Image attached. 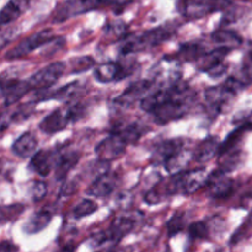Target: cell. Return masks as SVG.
Returning <instances> with one entry per match:
<instances>
[{
  "mask_svg": "<svg viewBox=\"0 0 252 252\" xmlns=\"http://www.w3.org/2000/svg\"><path fill=\"white\" fill-rule=\"evenodd\" d=\"M193 101V90L187 84L179 81L170 88H160L148 95L140 101V106L154 116L155 122L166 125L186 116Z\"/></svg>",
  "mask_w": 252,
  "mask_h": 252,
  "instance_id": "6da1fadb",
  "label": "cell"
},
{
  "mask_svg": "<svg viewBox=\"0 0 252 252\" xmlns=\"http://www.w3.org/2000/svg\"><path fill=\"white\" fill-rule=\"evenodd\" d=\"M172 34H174V30L167 26L152 29L149 31L143 32V33L126 37L121 51H122L123 54H127V56L128 54L138 53V52L153 48V47H157L159 44L164 43V42L169 41Z\"/></svg>",
  "mask_w": 252,
  "mask_h": 252,
  "instance_id": "7a4b0ae2",
  "label": "cell"
},
{
  "mask_svg": "<svg viewBox=\"0 0 252 252\" xmlns=\"http://www.w3.org/2000/svg\"><path fill=\"white\" fill-rule=\"evenodd\" d=\"M233 0H179V12L189 20H197L216 11L228 9Z\"/></svg>",
  "mask_w": 252,
  "mask_h": 252,
  "instance_id": "3957f363",
  "label": "cell"
},
{
  "mask_svg": "<svg viewBox=\"0 0 252 252\" xmlns=\"http://www.w3.org/2000/svg\"><path fill=\"white\" fill-rule=\"evenodd\" d=\"M83 115L81 106L59 108L47 115L39 123V129L46 134H56L65 129L71 122H75Z\"/></svg>",
  "mask_w": 252,
  "mask_h": 252,
  "instance_id": "277c9868",
  "label": "cell"
},
{
  "mask_svg": "<svg viewBox=\"0 0 252 252\" xmlns=\"http://www.w3.org/2000/svg\"><path fill=\"white\" fill-rule=\"evenodd\" d=\"M54 39L53 31L52 30H42V31L36 32V33L31 34V36L26 37L25 39H22L20 43H17L16 46L12 49H10L6 53V59L9 61H14V59H21L24 57L29 56L30 53H32L33 51H36L37 48L42 46H46V44L51 43Z\"/></svg>",
  "mask_w": 252,
  "mask_h": 252,
  "instance_id": "5b68a950",
  "label": "cell"
},
{
  "mask_svg": "<svg viewBox=\"0 0 252 252\" xmlns=\"http://www.w3.org/2000/svg\"><path fill=\"white\" fill-rule=\"evenodd\" d=\"M65 63L54 62V63L42 68L41 70L36 71L27 81L33 90H46L59 80V78L65 73Z\"/></svg>",
  "mask_w": 252,
  "mask_h": 252,
  "instance_id": "8992f818",
  "label": "cell"
},
{
  "mask_svg": "<svg viewBox=\"0 0 252 252\" xmlns=\"http://www.w3.org/2000/svg\"><path fill=\"white\" fill-rule=\"evenodd\" d=\"M236 93H234L225 83L223 85L212 86L207 89L204 93V100L208 107V111L212 116H218L223 111L224 106L229 103L231 98L235 97Z\"/></svg>",
  "mask_w": 252,
  "mask_h": 252,
  "instance_id": "52a82bcc",
  "label": "cell"
},
{
  "mask_svg": "<svg viewBox=\"0 0 252 252\" xmlns=\"http://www.w3.org/2000/svg\"><path fill=\"white\" fill-rule=\"evenodd\" d=\"M97 6V0H65L57 7L56 12H54V21H66L71 17L91 11Z\"/></svg>",
  "mask_w": 252,
  "mask_h": 252,
  "instance_id": "ba28073f",
  "label": "cell"
},
{
  "mask_svg": "<svg viewBox=\"0 0 252 252\" xmlns=\"http://www.w3.org/2000/svg\"><path fill=\"white\" fill-rule=\"evenodd\" d=\"M30 90H32V88L29 81L14 78H0V91L5 98L6 107H10L19 100H21Z\"/></svg>",
  "mask_w": 252,
  "mask_h": 252,
  "instance_id": "9c48e42d",
  "label": "cell"
},
{
  "mask_svg": "<svg viewBox=\"0 0 252 252\" xmlns=\"http://www.w3.org/2000/svg\"><path fill=\"white\" fill-rule=\"evenodd\" d=\"M127 149V144L118 134H112L103 139L96 147V155L101 162H110L122 157Z\"/></svg>",
  "mask_w": 252,
  "mask_h": 252,
  "instance_id": "30bf717a",
  "label": "cell"
},
{
  "mask_svg": "<svg viewBox=\"0 0 252 252\" xmlns=\"http://www.w3.org/2000/svg\"><path fill=\"white\" fill-rule=\"evenodd\" d=\"M154 81L150 79V80H139L135 81V83L130 84L117 98V103L121 106H125V107H129V106L134 105L137 101H142L143 98L147 97L148 93L153 89L154 86Z\"/></svg>",
  "mask_w": 252,
  "mask_h": 252,
  "instance_id": "8fae6325",
  "label": "cell"
},
{
  "mask_svg": "<svg viewBox=\"0 0 252 252\" xmlns=\"http://www.w3.org/2000/svg\"><path fill=\"white\" fill-rule=\"evenodd\" d=\"M138 224V217L135 214H123L112 221L110 228L105 231L107 241H120L126 235L133 231Z\"/></svg>",
  "mask_w": 252,
  "mask_h": 252,
  "instance_id": "7c38bea8",
  "label": "cell"
},
{
  "mask_svg": "<svg viewBox=\"0 0 252 252\" xmlns=\"http://www.w3.org/2000/svg\"><path fill=\"white\" fill-rule=\"evenodd\" d=\"M206 186L208 187L209 193L214 198H225L230 196L234 191V181L220 170L209 174Z\"/></svg>",
  "mask_w": 252,
  "mask_h": 252,
  "instance_id": "4fadbf2b",
  "label": "cell"
},
{
  "mask_svg": "<svg viewBox=\"0 0 252 252\" xmlns=\"http://www.w3.org/2000/svg\"><path fill=\"white\" fill-rule=\"evenodd\" d=\"M57 161L58 160H56V154L53 152L39 150L31 158L29 167L31 171L36 172L39 176H48L53 166L56 167Z\"/></svg>",
  "mask_w": 252,
  "mask_h": 252,
  "instance_id": "5bb4252c",
  "label": "cell"
},
{
  "mask_svg": "<svg viewBox=\"0 0 252 252\" xmlns=\"http://www.w3.org/2000/svg\"><path fill=\"white\" fill-rule=\"evenodd\" d=\"M182 148H185V143L181 139L166 140V142H162L161 144H158L152 154L153 164L165 165V162L171 159Z\"/></svg>",
  "mask_w": 252,
  "mask_h": 252,
  "instance_id": "9a60e30c",
  "label": "cell"
},
{
  "mask_svg": "<svg viewBox=\"0 0 252 252\" xmlns=\"http://www.w3.org/2000/svg\"><path fill=\"white\" fill-rule=\"evenodd\" d=\"M117 185V176L112 172L98 175L97 179L88 189V194L93 197H106L113 192Z\"/></svg>",
  "mask_w": 252,
  "mask_h": 252,
  "instance_id": "2e32d148",
  "label": "cell"
},
{
  "mask_svg": "<svg viewBox=\"0 0 252 252\" xmlns=\"http://www.w3.org/2000/svg\"><path fill=\"white\" fill-rule=\"evenodd\" d=\"M37 147H38V140L34 137V134L26 132L15 140L11 150L16 157L21 158V159H27L36 154Z\"/></svg>",
  "mask_w": 252,
  "mask_h": 252,
  "instance_id": "e0dca14e",
  "label": "cell"
},
{
  "mask_svg": "<svg viewBox=\"0 0 252 252\" xmlns=\"http://www.w3.org/2000/svg\"><path fill=\"white\" fill-rule=\"evenodd\" d=\"M30 0H9L0 10V27H4L19 19L27 10Z\"/></svg>",
  "mask_w": 252,
  "mask_h": 252,
  "instance_id": "ac0fdd59",
  "label": "cell"
},
{
  "mask_svg": "<svg viewBox=\"0 0 252 252\" xmlns=\"http://www.w3.org/2000/svg\"><path fill=\"white\" fill-rule=\"evenodd\" d=\"M230 52V49L223 48V47H217L216 49L206 52V53L197 61L198 69L199 70L208 73V71H211L212 69L216 68V66L225 63L224 61H225L226 56H228Z\"/></svg>",
  "mask_w": 252,
  "mask_h": 252,
  "instance_id": "d6986e66",
  "label": "cell"
},
{
  "mask_svg": "<svg viewBox=\"0 0 252 252\" xmlns=\"http://www.w3.org/2000/svg\"><path fill=\"white\" fill-rule=\"evenodd\" d=\"M219 150H220V144H219L218 139L214 137H209L196 148L193 153V159L199 164H204L213 159L216 155H219Z\"/></svg>",
  "mask_w": 252,
  "mask_h": 252,
  "instance_id": "ffe728a7",
  "label": "cell"
},
{
  "mask_svg": "<svg viewBox=\"0 0 252 252\" xmlns=\"http://www.w3.org/2000/svg\"><path fill=\"white\" fill-rule=\"evenodd\" d=\"M95 76L96 80L100 83L106 84L111 83V81L122 80V68H121L120 62H108V63L100 64L97 68L95 69Z\"/></svg>",
  "mask_w": 252,
  "mask_h": 252,
  "instance_id": "44dd1931",
  "label": "cell"
},
{
  "mask_svg": "<svg viewBox=\"0 0 252 252\" xmlns=\"http://www.w3.org/2000/svg\"><path fill=\"white\" fill-rule=\"evenodd\" d=\"M52 220V214L51 212L46 211V209H42V211L36 212L34 214H32L31 218L25 223L24 225V231L27 235H33V234L39 233L43 229L47 228L49 223Z\"/></svg>",
  "mask_w": 252,
  "mask_h": 252,
  "instance_id": "7402d4cb",
  "label": "cell"
},
{
  "mask_svg": "<svg viewBox=\"0 0 252 252\" xmlns=\"http://www.w3.org/2000/svg\"><path fill=\"white\" fill-rule=\"evenodd\" d=\"M212 39L213 42H216L219 47H223V48H228L230 51L238 48L241 43H243V39L239 36L236 32L230 31V30H217L212 33Z\"/></svg>",
  "mask_w": 252,
  "mask_h": 252,
  "instance_id": "603a6c76",
  "label": "cell"
},
{
  "mask_svg": "<svg viewBox=\"0 0 252 252\" xmlns=\"http://www.w3.org/2000/svg\"><path fill=\"white\" fill-rule=\"evenodd\" d=\"M80 160V154L76 152H70L59 157L56 165V177L57 180H63L68 176L69 172L75 167Z\"/></svg>",
  "mask_w": 252,
  "mask_h": 252,
  "instance_id": "cb8c5ba5",
  "label": "cell"
},
{
  "mask_svg": "<svg viewBox=\"0 0 252 252\" xmlns=\"http://www.w3.org/2000/svg\"><path fill=\"white\" fill-rule=\"evenodd\" d=\"M204 53H206V51L201 43L189 42V43H185L180 47L176 59L184 62H197Z\"/></svg>",
  "mask_w": 252,
  "mask_h": 252,
  "instance_id": "d4e9b609",
  "label": "cell"
},
{
  "mask_svg": "<svg viewBox=\"0 0 252 252\" xmlns=\"http://www.w3.org/2000/svg\"><path fill=\"white\" fill-rule=\"evenodd\" d=\"M252 129V123H245V125L240 126L239 128H236L234 132H231L230 134L228 135L224 143L220 144V150H219V155L224 154L226 152H230V150H234L236 147H238L239 142L241 140V138L244 137L246 132Z\"/></svg>",
  "mask_w": 252,
  "mask_h": 252,
  "instance_id": "484cf974",
  "label": "cell"
},
{
  "mask_svg": "<svg viewBox=\"0 0 252 252\" xmlns=\"http://www.w3.org/2000/svg\"><path fill=\"white\" fill-rule=\"evenodd\" d=\"M241 152L234 149L230 152H226L224 154H220V159H219V170L223 171L224 174H228V172L234 171L236 167L240 165L241 162Z\"/></svg>",
  "mask_w": 252,
  "mask_h": 252,
  "instance_id": "4316f807",
  "label": "cell"
},
{
  "mask_svg": "<svg viewBox=\"0 0 252 252\" xmlns=\"http://www.w3.org/2000/svg\"><path fill=\"white\" fill-rule=\"evenodd\" d=\"M143 133H144V129H143L142 126L138 125V123H130V125L126 126L123 129L116 132V134L120 135L123 142L128 145L135 144L142 138Z\"/></svg>",
  "mask_w": 252,
  "mask_h": 252,
  "instance_id": "83f0119b",
  "label": "cell"
},
{
  "mask_svg": "<svg viewBox=\"0 0 252 252\" xmlns=\"http://www.w3.org/2000/svg\"><path fill=\"white\" fill-rule=\"evenodd\" d=\"M96 65V62L93 57L84 56V57H75L71 59L70 62V73L78 74L84 73V71L89 70V69L94 68Z\"/></svg>",
  "mask_w": 252,
  "mask_h": 252,
  "instance_id": "f1b7e54d",
  "label": "cell"
},
{
  "mask_svg": "<svg viewBox=\"0 0 252 252\" xmlns=\"http://www.w3.org/2000/svg\"><path fill=\"white\" fill-rule=\"evenodd\" d=\"M97 204L95 203L91 199H81L73 209V214L75 218H84V217L91 216L93 213H95L97 211Z\"/></svg>",
  "mask_w": 252,
  "mask_h": 252,
  "instance_id": "f546056e",
  "label": "cell"
},
{
  "mask_svg": "<svg viewBox=\"0 0 252 252\" xmlns=\"http://www.w3.org/2000/svg\"><path fill=\"white\" fill-rule=\"evenodd\" d=\"M184 228H185V218L182 216H176V214H175V216L172 217L166 224V230L170 238H171V236H175L176 234L181 233V231L184 230Z\"/></svg>",
  "mask_w": 252,
  "mask_h": 252,
  "instance_id": "4dcf8cb0",
  "label": "cell"
},
{
  "mask_svg": "<svg viewBox=\"0 0 252 252\" xmlns=\"http://www.w3.org/2000/svg\"><path fill=\"white\" fill-rule=\"evenodd\" d=\"M189 233L192 239H206L209 235V228L204 221H197L189 226Z\"/></svg>",
  "mask_w": 252,
  "mask_h": 252,
  "instance_id": "1f68e13d",
  "label": "cell"
},
{
  "mask_svg": "<svg viewBox=\"0 0 252 252\" xmlns=\"http://www.w3.org/2000/svg\"><path fill=\"white\" fill-rule=\"evenodd\" d=\"M16 34L17 31L15 27H1L0 29V49L7 46L15 38Z\"/></svg>",
  "mask_w": 252,
  "mask_h": 252,
  "instance_id": "d6a6232c",
  "label": "cell"
},
{
  "mask_svg": "<svg viewBox=\"0 0 252 252\" xmlns=\"http://www.w3.org/2000/svg\"><path fill=\"white\" fill-rule=\"evenodd\" d=\"M12 123H15L14 110L2 111V112L0 113V134H1L2 132H5Z\"/></svg>",
  "mask_w": 252,
  "mask_h": 252,
  "instance_id": "836d02e7",
  "label": "cell"
},
{
  "mask_svg": "<svg viewBox=\"0 0 252 252\" xmlns=\"http://www.w3.org/2000/svg\"><path fill=\"white\" fill-rule=\"evenodd\" d=\"M22 211V207L17 206H11L7 207V208H0V223L2 221L10 220V219L14 218L15 216L20 213Z\"/></svg>",
  "mask_w": 252,
  "mask_h": 252,
  "instance_id": "e575fe53",
  "label": "cell"
},
{
  "mask_svg": "<svg viewBox=\"0 0 252 252\" xmlns=\"http://www.w3.org/2000/svg\"><path fill=\"white\" fill-rule=\"evenodd\" d=\"M47 194V185L42 181L34 182L32 186V198L33 201H41Z\"/></svg>",
  "mask_w": 252,
  "mask_h": 252,
  "instance_id": "d590c367",
  "label": "cell"
},
{
  "mask_svg": "<svg viewBox=\"0 0 252 252\" xmlns=\"http://www.w3.org/2000/svg\"><path fill=\"white\" fill-rule=\"evenodd\" d=\"M126 32V26L122 22H115L113 25H110L107 29V34L108 36H112L115 38H120V37L125 36Z\"/></svg>",
  "mask_w": 252,
  "mask_h": 252,
  "instance_id": "8d00e7d4",
  "label": "cell"
},
{
  "mask_svg": "<svg viewBox=\"0 0 252 252\" xmlns=\"http://www.w3.org/2000/svg\"><path fill=\"white\" fill-rule=\"evenodd\" d=\"M98 6H112V7H120L125 6V5L129 4L133 0H97Z\"/></svg>",
  "mask_w": 252,
  "mask_h": 252,
  "instance_id": "74e56055",
  "label": "cell"
},
{
  "mask_svg": "<svg viewBox=\"0 0 252 252\" xmlns=\"http://www.w3.org/2000/svg\"><path fill=\"white\" fill-rule=\"evenodd\" d=\"M226 69H228V65H226L225 63L220 64V65L216 66V68L212 69L211 71H208V75L212 76L213 79H217V78H220V76H223L224 74L226 73Z\"/></svg>",
  "mask_w": 252,
  "mask_h": 252,
  "instance_id": "f35d334b",
  "label": "cell"
},
{
  "mask_svg": "<svg viewBox=\"0 0 252 252\" xmlns=\"http://www.w3.org/2000/svg\"><path fill=\"white\" fill-rule=\"evenodd\" d=\"M17 248L14 244L9 243V241H4L0 244V252H16Z\"/></svg>",
  "mask_w": 252,
  "mask_h": 252,
  "instance_id": "ab89813d",
  "label": "cell"
},
{
  "mask_svg": "<svg viewBox=\"0 0 252 252\" xmlns=\"http://www.w3.org/2000/svg\"><path fill=\"white\" fill-rule=\"evenodd\" d=\"M75 250V246L74 245H65L64 248H62L58 252H74Z\"/></svg>",
  "mask_w": 252,
  "mask_h": 252,
  "instance_id": "60d3db41",
  "label": "cell"
},
{
  "mask_svg": "<svg viewBox=\"0 0 252 252\" xmlns=\"http://www.w3.org/2000/svg\"><path fill=\"white\" fill-rule=\"evenodd\" d=\"M96 252H116V251H115V249L108 248V249H102V250H98V251H96Z\"/></svg>",
  "mask_w": 252,
  "mask_h": 252,
  "instance_id": "b9f144b4",
  "label": "cell"
},
{
  "mask_svg": "<svg viewBox=\"0 0 252 252\" xmlns=\"http://www.w3.org/2000/svg\"><path fill=\"white\" fill-rule=\"evenodd\" d=\"M248 54L252 58V43L250 44V48H249V53Z\"/></svg>",
  "mask_w": 252,
  "mask_h": 252,
  "instance_id": "7bdbcfd3",
  "label": "cell"
},
{
  "mask_svg": "<svg viewBox=\"0 0 252 252\" xmlns=\"http://www.w3.org/2000/svg\"><path fill=\"white\" fill-rule=\"evenodd\" d=\"M1 170H2V160H0V175H1Z\"/></svg>",
  "mask_w": 252,
  "mask_h": 252,
  "instance_id": "ee69618b",
  "label": "cell"
},
{
  "mask_svg": "<svg viewBox=\"0 0 252 252\" xmlns=\"http://www.w3.org/2000/svg\"><path fill=\"white\" fill-rule=\"evenodd\" d=\"M245 1H249V0H245Z\"/></svg>",
  "mask_w": 252,
  "mask_h": 252,
  "instance_id": "f6af8a7d",
  "label": "cell"
}]
</instances>
